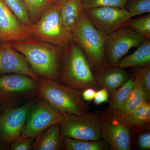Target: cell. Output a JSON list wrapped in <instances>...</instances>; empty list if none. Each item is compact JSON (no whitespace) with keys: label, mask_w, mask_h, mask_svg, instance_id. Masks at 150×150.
<instances>
[{"label":"cell","mask_w":150,"mask_h":150,"mask_svg":"<svg viewBox=\"0 0 150 150\" xmlns=\"http://www.w3.org/2000/svg\"><path fill=\"white\" fill-rule=\"evenodd\" d=\"M11 43L36 74L59 82L64 49L34 38Z\"/></svg>","instance_id":"1"},{"label":"cell","mask_w":150,"mask_h":150,"mask_svg":"<svg viewBox=\"0 0 150 150\" xmlns=\"http://www.w3.org/2000/svg\"><path fill=\"white\" fill-rule=\"evenodd\" d=\"M64 54L59 83L81 91L88 88L96 91L101 88L86 55L77 43L72 40L64 50Z\"/></svg>","instance_id":"2"},{"label":"cell","mask_w":150,"mask_h":150,"mask_svg":"<svg viewBox=\"0 0 150 150\" xmlns=\"http://www.w3.org/2000/svg\"><path fill=\"white\" fill-rule=\"evenodd\" d=\"M38 96L61 112L80 115L88 112V103L83 98L82 91L59 82L40 77Z\"/></svg>","instance_id":"3"},{"label":"cell","mask_w":150,"mask_h":150,"mask_svg":"<svg viewBox=\"0 0 150 150\" xmlns=\"http://www.w3.org/2000/svg\"><path fill=\"white\" fill-rule=\"evenodd\" d=\"M73 40L82 49L95 70L110 66L105 52V37L95 27L84 11L79 22L72 31Z\"/></svg>","instance_id":"4"},{"label":"cell","mask_w":150,"mask_h":150,"mask_svg":"<svg viewBox=\"0 0 150 150\" xmlns=\"http://www.w3.org/2000/svg\"><path fill=\"white\" fill-rule=\"evenodd\" d=\"M39 83L27 75L7 74L0 76V112L18 107L22 102L38 94Z\"/></svg>","instance_id":"5"},{"label":"cell","mask_w":150,"mask_h":150,"mask_svg":"<svg viewBox=\"0 0 150 150\" xmlns=\"http://www.w3.org/2000/svg\"><path fill=\"white\" fill-rule=\"evenodd\" d=\"M28 28L34 39L51 43L64 50L73 40L72 33L60 20V6L54 4Z\"/></svg>","instance_id":"6"},{"label":"cell","mask_w":150,"mask_h":150,"mask_svg":"<svg viewBox=\"0 0 150 150\" xmlns=\"http://www.w3.org/2000/svg\"><path fill=\"white\" fill-rule=\"evenodd\" d=\"M62 138L98 141L102 139V112H88L80 115L62 113Z\"/></svg>","instance_id":"7"},{"label":"cell","mask_w":150,"mask_h":150,"mask_svg":"<svg viewBox=\"0 0 150 150\" xmlns=\"http://www.w3.org/2000/svg\"><path fill=\"white\" fill-rule=\"evenodd\" d=\"M147 39L135 30L126 26L105 37L104 47L108 63L115 66L131 48L138 47Z\"/></svg>","instance_id":"8"},{"label":"cell","mask_w":150,"mask_h":150,"mask_svg":"<svg viewBox=\"0 0 150 150\" xmlns=\"http://www.w3.org/2000/svg\"><path fill=\"white\" fill-rule=\"evenodd\" d=\"M37 100L35 97L22 105L0 112V143L11 144L20 137L29 111Z\"/></svg>","instance_id":"9"},{"label":"cell","mask_w":150,"mask_h":150,"mask_svg":"<svg viewBox=\"0 0 150 150\" xmlns=\"http://www.w3.org/2000/svg\"><path fill=\"white\" fill-rule=\"evenodd\" d=\"M62 113L43 100L36 102L29 111L23 130L18 139H35L54 123L62 121Z\"/></svg>","instance_id":"10"},{"label":"cell","mask_w":150,"mask_h":150,"mask_svg":"<svg viewBox=\"0 0 150 150\" xmlns=\"http://www.w3.org/2000/svg\"><path fill=\"white\" fill-rule=\"evenodd\" d=\"M131 133L118 113L109 108L102 112L101 137L110 149L131 150Z\"/></svg>","instance_id":"11"},{"label":"cell","mask_w":150,"mask_h":150,"mask_svg":"<svg viewBox=\"0 0 150 150\" xmlns=\"http://www.w3.org/2000/svg\"><path fill=\"white\" fill-rule=\"evenodd\" d=\"M84 12L95 27L105 36L126 26L132 19L125 8L115 7H100Z\"/></svg>","instance_id":"12"},{"label":"cell","mask_w":150,"mask_h":150,"mask_svg":"<svg viewBox=\"0 0 150 150\" xmlns=\"http://www.w3.org/2000/svg\"><path fill=\"white\" fill-rule=\"evenodd\" d=\"M18 74L27 75L39 82L40 77L33 71L25 58L10 42L0 43V76Z\"/></svg>","instance_id":"13"},{"label":"cell","mask_w":150,"mask_h":150,"mask_svg":"<svg viewBox=\"0 0 150 150\" xmlns=\"http://www.w3.org/2000/svg\"><path fill=\"white\" fill-rule=\"evenodd\" d=\"M32 39L28 27L19 21L3 0H0V40L11 43Z\"/></svg>","instance_id":"14"},{"label":"cell","mask_w":150,"mask_h":150,"mask_svg":"<svg viewBox=\"0 0 150 150\" xmlns=\"http://www.w3.org/2000/svg\"><path fill=\"white\" fill-rule=\"evenodd\" d=\"M93 74L98 86L106 89L110 96L129 78L124 69L115 66H109L95 70Z\"/></svg>","instance_id":"15"},{"label":"cell","mask_w":150,"mask_h":150,"mask_svg":"<svg viewBox=\"0 0 150 150\" xmlns=\"http://www.w3.org/2000/svg\"><path fill=\"white\" fill-rule=\"evenodd\" d=\"M32 149L35 150H59L65 149L61 134L60 123H54L35 137Z\"/></svg>","instance_id":"16"},{"label":"cell","mask_w":150,"mask_h":150,"mask_svg":"<svg viewBox=\"0 0 150 150\" xmlns=\"http://www.w3.org/2000/svg\"><path fill=\"white\" fill-rule=\"evenodd\" d=\"M131 133H138L149 130L150 125V103L145 102L128 115H120Z\"/></svg>","instance_id":"17"},{"label":"cell","mask_w":150,"mask_h":150,"mask_svg":"<svg viewBox=\"0 0 150 150\" xmlns=\"http://www.w3.org/2000/svg\"><path fill=\"white\" fill-rule=\"evenodd\" d=\"M84 11L81 0H67L60 6V18L62 25L72 33Z\"/></svg>","instance_id":"18"},{"label":"cell","mask_w":150,"mask_h":150,"mask_svg":"<svg viewBox=\"0 0 150 150\" xmlns=\"http://www.w3.org/2000/svg\"><path fill=\"white\" fill-rule=\"evenodd\" d=\"M150 66V40L142 43L137 50L130 55L123 56L115 67L124 69L127 68Z\"/></svg>","instance_id":"19"},{"label":"cell","mask_w":150,"mask_h":150,"mask_svg":"<svg viewBox=\"0 0 150 150\" xmlns=\"http://www.w3.org/2000/svg\"><path fill=\"white\" fill-rule=\"evenodd\" d=\"M134 84L131 93L121 110L118 112L120 115H128L145 102L149 101L150 97L139 80L132 75Z\"/></svg>","instance_id":"20"},{"label":"cell","mask_w":150,"mask_h":150,"mask_svg":"<svg viewBox=\"0 0 150 150\" xmlns=\"http://www.w3.org/2000/svg\"><path fill=\"white\" fill-rule=\"evenodd\" d=\"M67 150H107L110 149L107 142L104 140L98 141L74 139L70 138H62Z\"/></svg>","instance_id":"21"},{"label":"cell","mask_w":150,"mask_h":150,"mask_svg":"<svg viewBox=\"0 0 150 150\" xmlns=\"http://www.w3.org/2000/svg\"><path fill=\"white\" fill-rule=\"evenodd\" d=\"M134 84V79L131 76L111 96L109 108L118 113L131 93Z\"/></svg>","instance_id":"22"},{"label":"cell","mask_w":150,"mask_h":150,"mask_svg":"<svg viewBox=\"0 0 150 150\" xmlns=\"http://www.w3.org/2000/svg\"><path fill=\"white\" fill-rule=\"evenodd\" d=\"M26 6L31 22L37 21L42 14L54 4L53 0H22Z\"/></svg>","instance_id":"23"},{"label":"cell","mask_w":150,"mask_h":150,"mask_svg":"<svg viewBox=\"0 0 150 150\" xmlns=\"http://www.w3.org/2000/svg\"><path fill=\"white\" fill-rule=\"evenodd\" d=\"M19 21L28 28L33 24L26 6L22 0H3Z\"/></svg>","instance_id":"24"},{"label":"cell","mask_w":150,"mask_h":150,"mask_svg":"<svg viewBox=\"0 0 150 150\" xmlns=\"http://www.w3.org/2000/svg\"><path fill=\"white\" fill-rule=\"evenodd\" d=\"M124 8L131 17L150 12V0H127Z\"/></svg>","instance_id":"25"},{"label":"cell","mask_w":150,"mask_h":150,"mask_svg":"<svg viewBox=\"0 0 150 150\" xmlns=\"http://www.w3.org/2000/svg\"><path fill=\"white\" fill-rule=\"evenodd\" d=\"M127 26L133 28L143 35L147 40H150V14L131 19Z\"/></svg>","instance_id":"26"},{"label":"cell","mask_w":150,"mask_h":150,"mask_svg":"<svg viewBox=\"0 0 150 150\" xmlns=\"http://www.w3.org/2000/svg\"><path fill=\"white\" fill-rule=\"evenodd\" d=\"M127 0H81L84 11L100 7L110 6L124 8Z\"/></svg>","instance_id":"27"},{"label":"cell","mask_w":150,"mask_h":150,"mask_svg":"<svg viewBox=\"0 0 150 150\" xmlns=\"http://www.w3.org/2000/svg\"><path fill=\"white\" fill-rule=\"evenodd\" d=\"M132 75L139 80L150 98V66L134 68Z\"/></svg>","instance_id":"28"},{"label":"cell","mask_w":150,"mask_h":150,"mask_svg":"<svg viewBox=\"0 0 150 150\" xmlns=\"http://www.w3.org/2000/svg\"><path fill=\"white\" fill-rule=\"evenodd\" d=\"M33 139H18L11 144V149L12 150H30L32 149Z\"/></svg>","instance_id":"29"},{"label":"cell","mask_w":150,"mask_h":150,"mask_svg":"<svg viewBox=\"0 0 150 150\" xmlns=\"http://www.w3.org/2000/svg\"><path fill=\"white\" fill-rule=\"evenodd\" d=\"M138 137V146L141 150H150V133L149 130L140 132Z\"/></svg>","instance_id":"30"},{"label":"cell","mask_w":150,"mask_h":150,"mask_svg":"<svg viewBox=\"0 0 150 150\" xmlns=\"http://www.w3.org/2000/svg\"><path fill=\"white\" fill-rule=\"evenodd\" d=\"M109 94L104 88L97 91L94 98V103L96 105H100L105 102H109Z\"/></svg>","instance_id":"31"},{"label":"cell","mask_w":150,"mask_h":150,"mask_svg":"<svg viewBox=\"0 0 150 150\" xmlns=\"http://www.w3.org/2000/svg\"><path fill=\"white\" fill-rule=\"evenodd\" d=\"M96 91L93 88H88L84 90L82 93L83 98L86 101L93 100Z\"/></svg>","instance_id":"32"},{"label":"cell","mask_w":150,"mask_h":150,"mask_svg":"<svg viewBox=\"0 0 150 150\" xmlns=\"http://www.w3.org/2000/svg\"><path fill=\"white\" fill-rule=\"evenodd\" d=\"M54 4L57 5L59 6H61L63 3L67 1V0H53Z\"/></svg>","instance_id":"33"}]
</instances>
